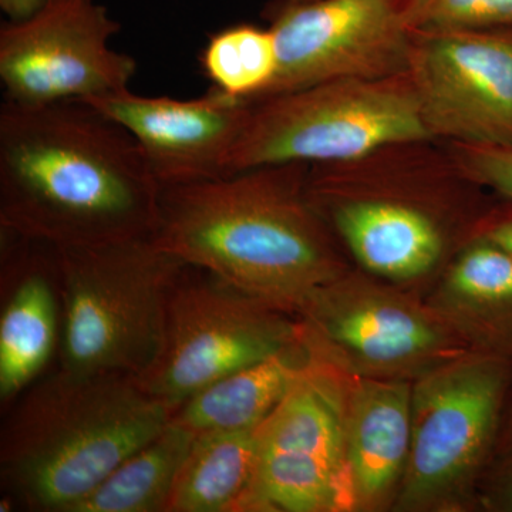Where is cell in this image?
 Wrapping results in <instances>:
<instances>
[{
	"label": "cell",
	"instance_id": "cell-20",
	"mask_svg": "<svg viewBox=\"0 0 512 512\" xmlns=\"http://www.w3.org/2000/svg\"><path fill=\"white\" fill-rule=\"evenodd\" d=\"M194 439L171 419L70 512H164Z\"/></svg>",
	"mask_w": 512,
	"mask_h": 512
},
{
	"label": "cell",
	"instance_id": "cell-18",
	"mask_svg": "<svg viewBox=\"0 0 512 512\" xmlns=\"http://www.w3.org/2000/svg\"><path fill=\"white\" fill-rule=\"evenodd\" d=\"M308 360L299 338L282 352L195 393L175 410L173 420L194 434L255 430L282 402Z\"/></svg>",
	"mask_w": 512,
	"mask_h": 512
},
{
	"label": "cell",
	"instance_id": "cell-4",
	"mask_svg": "<svg viewBox=\"0 0 512 512\" xmlns=\"http://www.w3.org/2000/svg\"><path fill=\"white\" fill-rule=\"evenodd\" d=\"M185 266L151 235L55 247L63 369L146 372L163 346L168 303Z\"/></svg>",
	"mask_w": 512,
	"mask_h": 512
},
{
	"label": "cell",
	"instance_id": "cell-19",
	"mask_svg": "<svg viewBox=\"0 0 512 512\" xmlns=\"http://www.w3.org/2000/svg\"><path fill=\"white\" fill-rule=\"evenodd\" d=\"M255 461V430L195 434L164 512H235Z\"/></svg>",
	"mask_w": 512,
	"mask_h": 512
},
{
	"label": "cell",
	"instance_id": "cell-21",
	"mask_svg": "<svg viewBox=\"0 0 512 512\" xmlns=\"http://www.w3.org/2000/svg\"><path fill=\"white\" fill-rule=\"evenodd\" d=\"M200 63L214 89L237 99H261L278 70L274 33L248 23L229 26L210 36Z\"/></svg>",
	"mask_w": 512,
	"mask_h": 512
},
{
	"label": "cell",
	"instance_id": "cell-16",
	"mask_svg": "<svg viewBox=\"0 0 512 512\" xmlns=\"http://www.w3.org/2000/svg\"><path fill=\"white\" fill-rule=\"evenodd\" d=\"M2 261L13 291L0 318V399H16L49 362L57 338L59 301L55 247L0 231Z\"/></svg>",
	"mask_w": 512,
	"mask_h": 512
},
{
	"label": "cell",
	"instance_id": "cell-5",
	"mask_svg": "<svg viewBox=\"0 0 512 512\" xmlns=\"http://www.w3.org/2000/svg\"><path fill=\"white\" fill-rule=\"evenodd\" d=\"M433 140L409 73L340 79L252 101L229 175L264 165H339Z\"/></svg>",
	"mask_w": 512,
	"mask_h": 512
},
{
	"label": "cell",
	"instance_id": "cell-14",
	"mask_svg": "<svg viewBox=\"0 0 512 512\" xmlns=\"http://www.w3.org/2000/svg\"><path fill=\"white\" fill-rule=\"evenodd\" d=\"M313 207L370 274L412 281L433 271L444 252L436 218L414 202L386 195L339 194L306 178Z\"/></svg>",
	"mask_w": 512,
	"mask_h": 512
},
{
	"label": "cell",
	"instance_id": "cell-1",
	"mask_svg": "<svg viewBox=\"0 0 512 512\" xmlns=\"http://www.w3.org/2000/svg\"><path fill=\"white\" fill-rule=\"evenodd\" d=\"M160 190L133 136L92 104L0 107V231L53 247L150 237Z\"/></svg>",
	"mask_w": 512,
	"mask_h": 512
},
{
	"label": "cell",
	"instance_id": "cell-24",
	"mask_svg": "<svg viewBox=\"0 0 512 512\" xmlns=\"http://www.w3.org/2000/svg\"><path fill=\"white\" fill-rule=\"evenodd\" d=\"M46 0H0V9L8 20L28 19L45 5Z\"/></svg>",
	"mask_w": 512,
	"mask_h": 512
},
{
	"label": "cell",
	"instance_id": "cell-6",
	"mask_svg": "<svg viewBox=\"0 0 512 512\" xmlns=\"http://www.w3.org/2000/svg\"><path fill=\"white\" fill-rule=\"evenodd\" d=\"M298 339V316L187 265L171 293L160 353L137 379L177 410L210 384Z\"/></svg>",
	"mask_w": 512,
	"mask_h": 512
},
{
	"label": "cell",
	"instance_id": "cell-7",
	"mask_svg": "<svg viewBox=\"0 0 512 512\" xmlns=\"http://www.w3.org/2000/svg\"><path fill=\"white\" fill-rule=\"evenodd\" d=\"M296 316L309 355L349 376L414 380L468 350L429 303L352 272L313 292Z\"/></svg>",
	"mask_w": 512,
	"mask_h": 512
},
{
	"label": "cell",
	"instance_id": "cell-22",
	"mask_svg": "<svg viewBox=\"0 0 512 512\" xmlns=\"http://www.w3.org/2000/svg\"><path fill=\"white\" fill-rule=\"evenodd\" d=\"M407 13L414 30L512 26V0H407Z\"/></svg>",
	"mask_w": 512,
	"mask_h": 512
},
{
	"label": "cell",
	"instance_id": "cell-11",
	"mask_svg": "<svg viewBox=\"0 0 512 512\" xmlns=\"http://www.w3.org/2000/svg\"><path fill=\"white\" fill-rule=\"evenodd\" d=\"M269 29L278 70L261 99L332 80L406 73L416 35L407 0H282L271 9Z\"/></svg>",
	"mask_w": 512,
	"mask_h": 512
},
{
	"label": "cell",
	"instance_id": "cell-27",
	"mask_svg": "<svg viewBox=\"0 0 512 512\" xmlns=\"http://www.w3.org/2000/svg\"><path fill=\"white\" fill-rule=\"evenodd\" d=\"M291 2H312V0H291Z\"/></svg>",
	"mask_w": 512,
	"mask_h": 512
},
{
	"label": "cell",
	"instance_id": "cell-9",
	"mask_svg": "<svg viewBox=\"0 0 512 512\" xmlns=\"http://www.w3.org/2000/svg\"><path fill=\"white\" fill-rule=\"evenodd\" d=\"M507 382L504 356L474 350L413 380L412 448L399 510H441L466 494L493 443Z\"/></svg>",
	"mask_w": 512,
	"mask_h": 512
},
{
	"label": "cell",
	"instance_id": "cell-13",
	"mask_svg": "<svg viewBox=\"0 0 512 512\" xmlns=\"http://www.w3.org/2000/svg\"><path fill=\"white\" fill-rule=\"evenodd\" d=\"M86 103L126 128L161 188L227 177L252 107L214 87L190 100L126 89Z\"/></svg>",
	"mask_w": 512,
	"mask_h": 512
},
{
	"label": "cell",
	"instance_id": "cell-23",
	"mask_svg": "<svg viewBox=\"0 0 512 512\" xmlns=\"http://www.w3.org/2000/svg\"><path fill=\"white\" fill-rule=\"evenodd\" d=\"M450 163L464 180L512 198V147L450 141Z\"/></svg>",
	"mask_w": 512,
	"mask_h": 512
},
{
	"label": "cell",
	"instance_id": "cell-17",
	"mask_svg": "<svg viewBox=\"0 0 512 512\" xmlns=\"http://www.w3.org/2000/svg\"><path fill=\"white\" fill-rule=\"evenodd\" d=\"M468 350L504 356L512 348V258L483 241L448 268L427 299Z\"/></svg>",
	"mask_w": 512,
	"mask_h": 512
},
{
	"label": "cell",
	"instance_id": "cell-2",
	"mask_svg": "<svg viewBox=\"0 0 512 512\" xmlns=\"http://www.w3.org/2000/svg\"><path fill=\"white\" fill-rule=\"evenodd\" d=\"M309 167L264 165L163 187L151 237L185 264L298 315L313 292L349 272L309 200Z\"/></svg>",
	"mask_w": 512,
	"mask_h": 512
},
{
	"label": "cell",
	"instance_id": "cell-10",
	"mask_svg": "<svg viewBox=\"0 0 512 512\" xmlns=\"http://www.w3.org/2000/svg\"><path fill=\"white\" fill-rule=\"evenodd\" d=\"M121 25L97 0H46L28 19L0 28V82L22 107L86 101L128 89L134 57L111 39Z\"/></svg>",
	"mask_w": 512,
	"mask_h": 512
},
{
	"label": "cell",
	"instance_id": "cell-12",
	"mask_svg": "<svg viewBox=\"0 0 512 512\" xmlns=\"http://www.w3.org/2000/svg\"><path fill=\"white\" fill-rule=\"evenodd\" d=\"M410 80L431 137L512 147V36L416 30Z\"/></svg>",
	"mask_w": 512,
	"mask_h": 512
},
{
	"label": "cell",
	"instance_id": "cell-3",
	"mask_svg": "<svg viewBox=\"0 0 512 512\" xmlns=\"http://www.w3.org/2000/svg\"><path fill=\"white\" fill-rule=\"evenodd\" d=\"M174 413L137 376L62 367L25 393L3 426V487L29 511L70 512Z\"/></svg>",
	"mask_w": 512,
	"mask_h": 512
},
{
	"label": "cell",
	"instance_id": "cell-26",
	"mask_svg": "<svg viewBox=\"0 0 512 512\" xmlns=\"http://www.w3.org/2000/svg\"><path fill=\"white\" fill-rule=\"evenodd\" d=\"M505 503H507V507L512 510V476L510 481H508L507 487H505Z\"/></svg>",
	"mask_w": 512,
	"mask_h": 512
},
{
	"label": "cell",
	"instance_id": "cell-8",
	"mask_svg": "<svg viewBox=\"0 0 512 512\" xmlns=\"http://www.w3.org/2000/svg\"><path fill=\"white\" fill-rule=\"evenodd\" d=\"M349 379L309 355L291 390L255 429V470L235 512L356 510L346 464Z\"/></svg>",
	"mask_w": 512,
	"mask_h": 512
},
{
	"label": "cell",
	"instance_id": "cell-25",
	"mask_svg": "<svg viewBox=\"0 0 512 512\" xmlns=\"http://www.w3.org/2000/svg\"><path fill=\"white\" fill-rule=\"evenodd\" d=\"M484 239L503 249L512 258V220L500 222L488 229Z\"/></svg>",
	"mask_w": 512,
	"mask_h": 512
},
{
	"label": "cell",
	"instance_id": "cell-15",
	"mask_svg": "<svg viewBox=\"0 0 512 512\" xmlns=\"http://www.w3.org/2000/svg\"><path fill=\"white\" fill-rule=\"evenodd\" d=\"M413 380L350 376L345 407L346 464L356 510L396 497L412 448Z\"/></svg>",
	"mask_w": 512,
	"mask_h": 512
}]
</instances>
